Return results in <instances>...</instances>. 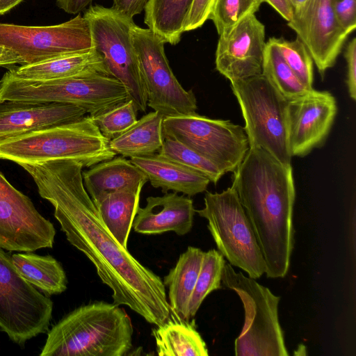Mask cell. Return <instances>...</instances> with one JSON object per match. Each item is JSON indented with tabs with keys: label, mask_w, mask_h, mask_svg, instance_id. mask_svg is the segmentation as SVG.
Here are the masks:
<instances>
[{
	"label": "cell",
	"mask_w": 356,
	"mask_h": 356,
	"mask_svg": "<svg viewBox=\"0 0 356 356\" xmlns=\"http://www.w3.org/2000/svg\"><path fill=\"white\" fill-rule=\"evenodd\" d=\"M214 0H194L188 13L184 31L200 28L207 20Z\"/></svg>",
	"instance_id": "d590c367"
},
{
	"label": "cell",
	"mask_w": 356,
	"mask_h": 356,
	"mask_svg": "<svg viewBox=\"0 0 356 356\" xmlns=\"http://www.w3.org/2000/svg\"><path fill=\"white\" fill-rule=\"evenodd\" d=\"M265 26L250 15L219 35L216 68L230 81L262 74Z\"/></svg>",
	"instance_id": "e0dca14e"
},
{
	"label": "cell",
	"mask_w": 356,
	"mask_h": 356,
	"mask_svg": "<svg viewBox=\"0 0 356 356\" xmlns=\"http://www.w3.org/2000/svg\"><path fill=\"white\" fill-rule=\"evenodd\" d=\"M269 4L282 17L289 22L293 15V10L289 0H263Z\"/></svg>",
	"instance_id": "ab89813d"
},
{
	"label": "cell",
	"mask_w": 356,
	"mask_h": 356,
	"mask_svg": "<svg viewBox=\"0 0 356 356\" xmlns=\"http://www.w3.org/2000/svg\"><path fill=\"white\" fill-rule=\"evenodd\" d=\"M8 72L14 77L32 81L60 79L89 73L111 75L104 58L94 47L84 52L21 65Z\"/></svg>",
	"instance_id": "7402d4cb"
},
{
	"label": "cell",
	"mask_w": 356,
	"mask_h": 356,
	"mask_svg": "<svg viewBox=\"0 0 356 356\" xmlns=\"http://www.w3.org/2000/svg\"><path fill=\"white\" fill-rule=\"evenodd\" d=\"M24 0H0V15L4 14Z\"/></svg>",
	"instance_id": "b9f144b4"
},
{
	"label": "cell",
	"mask_w": 356,
	"mask_h": 356,
	"mask_svg": "<svg viewBox=\"0 0 356 356\" xmlns=\"http://www.w3.org/2000/svg\"><path fill=\"white\" fill-rule=\"evenodd\" d=\"M84 186L97 205L106 195L120 191L142 190L147 176L123 157L99 162L82 172Z\"/></svg>",
	"instance_id": "ffe728a7"
},
{
	"label": "cell",
	"mask_w": 356,
	"mask_h": 356,
	"mask_svg": "<svg viewBox=\"0 0 356 356\" xmlns=\"http://www.w3.org/2000/svg\"><path fill=\"white\" fill-rule=\"evenodd\" d=\"M132 43L145 87L147 106L163 117L195 113L197 100L185 90L173 74L165 54V42L149 29L134 24Z\"/></svg>",
	"instance_id": "7c38bea8"
},
{
	"label": "cell",
	"mask_w": 356,
	"mask_h": 356,
	"mask_svg": "<svg viewBox=\"0 0 356 356\" xmlns=\"http://www.w3.org/2000/svg\"><path fill=\"white\" fill-rule=\"evenodd\" d=\"M53 302L27 282L0 248V331L15 343L48 331Z\"/></svg>",
	"instance_id": "8fae6325"
},
{
	"label": "cell",
	"mask_w": 356,
	"mask_h": 356,
	"mask_svg": "<svg viewBox=\"0 0 356 356\" xmlns=\"http://www.w3.org/2000/svg\"><path fill=\"white\" fill-rule=\"evenodd\" d=\"M344 57L347 63V86L349 95L356 99V38H353L346 45Z\"/></svg>",
	"instance_id": "8d00e7d4"
},
{
	"label": "cell",
	"mask_w": 356,
	"mask_h": 356,
	"mask_svg": "<svg viewBox=\"0 0 356 356\" xmlns=\"http://www.w3.org/2000/svg\"><path fill=\"white\" fill-rule=\"evenodd\" d=\"M225 264V258L218 250L212 249L204 252L200 270L188 303L189 319L195 316L205 298L221 287Z\"/></svg>",
	"instance_id": "f546056e"
},
{
	"label": "cell",
	"mask_w": 356,
	"mask_h": 356,
	"mask_svg": "<svg viewBox=\"0 0 356 356\" xmlns=\"http://www.w3.org/2000/svg\"><path fill=\"white\" fill-rule=\"evenodd\" d=\"M130 161L144 172L153 187L164 193L172 191L191 197L205 191L211 182L204 175L159 153Z\"/></svg>",
	"instance_id": "44dd1931"
},
{
	"label": "cell",
	"mask_w": 356,
	"mask_h": 356,
	"mask_svg": "<svg viewBox=\"0 0 356 356\" xmlns=\"http://www.w3.org/2000/svg\"><path fill=\"white\" fill-rule=\"evenodd\" d=\"M85 114L83 108L70 104L0 100V143L80 120Z\"/></svg>",
	"instance_id": "ac0fdd59"
},
{
	"label": "cell",
	"mask_w": 356,
	"mask_h": 356,
	"mask_svg": "<svg viewBox=\"0 0 356 356\" xmlns=\"http://www.w3.org/2000/svg\"><path fill=\"white\" fill-rule=\"evenodd\" d=\"M158 153L204 175L214 184L225 174L209 160L181 143L170 138H163L162 147Z\"/></svg>",
	"instance_id": "4dcf8cb0"
},
{
	"label": "cell",
	"mask_w": 356,
	"mask_h": 356,
	"mask_svg": "<svg viewBox=\"0 0 356 356\" xmlns=\"http://www.w3.org/2000/svg\"><path fill=\"white\" fill-rule=\"evenodd\" d=\"M163 136L181 143L225 173L236 170L250 148L244 127L196 112L164 117Z\"/></svg>",
	"instance_id": "30bf717a"
},
{
	"label": "cell",
	"mask_w": 356,
	"mask_h": 356,
	"mask_svg": "<svg viewBox=\"0 0 356 356\" xmlns=\"http://www.w3.org/2000/svg\"><path fill=\"white\" fill-rule=\"evenodd\" d=\"M293 10V13L300 12L307 3L309 0H289Z\"/></svg>",
	"instance_id": "7bdbcfd3"
},
{
	"label": "cell",
	"mask_w": 356,
	"mask_h": 356,
	"mask_svg": "<svg viewBox=\"0 0 356 356\" xmlns=\"http://www.w3.org/2000/svg\"><path fill=\"white\" fill-rule=\"evenodd\" d=\"M146 205L138 207L132 227L142 234H160L174 232L185 235L192 229L195 209L193 200L177 193H166L162 196H149Z\"/></svg>",
	"instance_id": "d6986e66"
},
{
	"label": "cell",
	"mask_w": 356,
	"mask_h": 356,
	"mask_svg": "<svg viewBox=\"0 0 356 356\" xmlns=\"http://www.w3.org/2000/svg\"><path fill=\"white\" fill-rule=\"evenodd\" d=\"M0 45L16 52L23 65L92 49L88 22L80 13L52 26H22L0 22Z\"/></svg>",
	"instance_id": "4fadbf2b"
},
{
	"label": "cell",
	"mask_w": 356,
	"mask_h": 356,
	"mask_svg": "<svg viewBox=\"0 0 356 356\" xmlns=\"http://www.w3.org/2000/svg\"><path fill=\"white\" fill-rule=\"evenodd\" d=\"M19 274L47 296L59 294L67 289V277L60 264L50 255L31 252L11 256Z\"/></svg>",
	"instance_id": "484cf974"
},
{
	"label": "cell",
	"mask_w": 356,
	"mask_h": 356,
	"mask_svg": "<svg viewBox=\"0 0 356 356\" xmlns=\"http://www.w3.org/2000/svg\"><path fill=\"white\" fill-rule=\"evenodd\" d=\"M133 326L115 303L96 301L64 316L48 332L40 356H124L132 348Z\"/></svg>",
	"instance_id": "3957f363"
},
{
	"label": "cell",
	"mask_w": 356,
	"mask_h": 356,
	"mask_svg": "<svg viewBox=\"0 0 356 356\" xmlns=\"http://www.w3.org/2000/svg\"><path fill=\"white\" fill-rule=\"evenodd\" d=\"M287 25L309 52L319 73L324 76L334 66L348 36L339 24L332 0H309Z\"/></svg>",
	"instance_id": "9a60e30c"
},
{
	"label": "cell",
	"mask_w": 356,
	"mask_h": 356,
	"mask_svg": "<svg viewBox=\"0 0 356 356\" xmlns=\"http://www.w3.org/2000/svg\"><path fill=\"white\" fill-rule=\"evenodd\" d=\"M83 16L89 25L92 47L104 58L110 74L126 87L137 110L145 112L147 92L131 35L133 19L99 4L90 6Z\"/></svg>",
	"instance_id": "9c48e42d"
},
{
	"label": "cell",
	"mask_w": 356,
	"mask_h": 356,
	"mask_svg": "<svg viewBox=\"0 0 356 356\" xmlns=\"http://www.w3.org/2000/svg\"><path fill=\"white\" fill-rule=\"evenodd\" d=\"M129 99L127 89L119 80L102 73L32 81L17 79L7 72L0 80V100L70 104L83 108L90 117Z\"/></svg>",
	"instance_id": "5b68a950"
},
{
	"label": "cell",
	"mask_w": 356,
	"mask_h": 356,
	"mask_svg": "<svg viewBox=\"0 0 356 356\" xmlns=\"http://www.w3.org/2000/svg\"><path fill=\"white\" fill-rule=\"evenodd\" d=\"M170 312L168 319L152 330L159 356H208L204 341L195 323Z\"/></svg>",
	"instance_id": "cb8c5ba5"
},
{
	"label": "cell",
	"mask_w": 356,
	"mask_h": 356,
	"mask_svg": "<svg viewBox=\"0 0 356 356\" xmlns=\"http://www.w3.org/2000/svg\"><path fill=\"white\" fill-rule=\"evenodd\" d=\"M262 74L287 100L302 96L313 89L300 81L269 40L264 49Z\"/></svg>",
	"instance_id": "f1b7e54d"
},
{
	"label": "cell",
	"mask_w": 356,
	"mask_h": 356,
	"mask_svg": "<svg viewBox=\"0 0 356 356\" xmlns=\"http://www.w3.org/2000/svg\"><path fill=\"white\" fill-rule=\"evenodd\" d=\"M286 64L309 88H313L314 61L304 43L297 37L294 40L270 38Z\"/></svg>",
	"instance_id": "d6a6232c"
},
{
	"label": "cell",
	"mask_w": 356,
	"mask_h": 356,
	"mask_svg": "<svg viewBox=\"0 0 356 356\" xmlns=\"http://www.w3.org/2000/svg\"><path fill=\"white\" fill-rule=\"evenodd\" d=\"M204 252L189 246L179 257L163 282L168 288L170 312L179 318L189 321L188 303L200 270Z\"/></svg>",
	"instance_id": "603a6c76"
},
{
	"label": "cell",
	"mask_w": 356,
	"mask_h": 356,
	"mask_svg": "<svg viewBox=\"0 0 356 356\" xmlns=\"http://www.w3.org/2000/svg\"><path fill=\"white\" fill-rule=\"evenodd\" d=\"M115 155L90 116L0 143V159L18 165L74 160L90 167Z\"/></svg>",
	"instance_id": "277c9868"
},
{
	"label": "cell",
	"mask_w": 356,
	"mask_h": 356,
	"mask_svg": "<svg viewBox=\"0 0 356 356\" xmlns=\"http://www.w3.org/2000/svg\"><path fill=\"white\" fill-rule=\"evenodd\" d=\"M94 0H57V6L68 14H79Z\"/></svg>",
	"instance_id": "f35d334b"
},
{
	"label": "cell",
	"mask_w": 356,
	"mask_h": 356,
	"mask_svg": "<svg viewBox=\"0 0 356 356\" xmlns=\"http://www.w3.org/2000/svg\"><path fill=\"white\" fill-rule=\"evenodd\" d=\"M194 0H149L145 8L144 22L165 43L177 44Z\"/></svg>",
	"instance_id": "4316f807"
},
{
	"label": "cell",
	"mask_w": 356,
	"mask_h": 356,
	"mask_svg": "<svg viewBox=\"0 0 356 356\" xmlns=\"http://www.w3.org/2000/svg\"><path fill=\"white\" fill-rule=\"evenodd\" d=\"M149 0H113V8L120 13L132 18L145 10Z\"/></svg>",
	"instance_id": "74e56055"
},
{
	"label": "cell",
	"mask_w": 356,
	"mask_h": 356,
	"mask_svg": "<svg viewBox=\"0 0 356 356\" xmlns=\"http://www.w3.org/2000/svg\"><path fill=\"white\" fill-rule=\"evenodd\" d=\"M337 111V102L327 91L314 88L288 100L286 129L291 156H304L320 145L330 132Z\"/></svg>",
	"instance_id": "2e32d148"
},
{
	"label": "cell",
	"mask_w": 356,
	"mask_h": 356,
	"mask_svg": "<svg viewBox=\"0 0 356 356\" xmlns=\"http://www.w3.org/2000/svg\"><path fill=\"white\" fill-rule=\"evenodd\" d=\"M335 17L348 35L356 28V0H332Z\"/></svg>",
	"instance_id": "e575fe53"
},
{
	"label": "cell",
	"mask_w": 356,
	"mask_h": 356,
	"mask_svg": "<svg viewBox=\"0 0 356 356\" xmlns=\"http://www.w3.org/2000/svg\"><path fill=\"white\" fill-rule=\"evenodd\" d=\"M230 82L241 107L250 146L260 147L282 164L291 165L286 129L288 100L262 74Z\"/></svg>",
	"instance_id": "ba28073f"
},
{
	"label": "cell",
	"mask_w": 356,
	"mask_h": 356,
	"mask_svg": "<svg viewBox=\"0 0 356 356\" xmlns=\"http://www.w3.org/2000/svg\"><path fill=\"white\" fill-rule=\"evenodd\" d=\"M137 108L132 99L108 111L91 117L102 134L109 141L123 134L137 122Z\"/></svg>",
	"instance_id": "836d02e7"
},
{
	"label": "cell",
	"mask_w": 356,
	"mask_h": 356,
	"mask_svg": "<svg viewBox=\"0 0 356 356\" xmlns=\"http://www.w3.org/2000/svg\"><path fill=\"white\" fill-rule=\"evenodd\" d=\"M221 282L237 293L245 311L244 325L235 341V355L288 356L278 318L280 297L255 279L236 272L229 264L224 266Z\"/></svg>",
	"instance_id": "8992f818"
},
{
	"label": "cell",
	"mask_w": 356,
	"mask_h": 356,
	"mask_svg": "<svg viewBox=\"0 0 356 356\" xmlns=\"http://www.w3.org/2000/svg\"><path fill=\"white\" fill-rule=\"evenodd\" d=\"M23 65L22 58L14 51L0 45V66Z\"/></svg>",
	"instance_id": "60d3db41"
},
{
	"label": "cell",
	"mask_w": 356,
	"mask_h": 356,
	"mask_svg": "<svg viewBox=\"0 0 356 356\" xmlns=\"http://www.w3.org/2000/svg\"><path fill=\"white\" fill-rule=\"evenodd\" d=\"M232 186L252 224L269 278L287 274L293 248L296 192L291 165L250 146L234 172Z\"/></svg>",
	"instance_id": "7a4b0ae2"
},
{
	"label": "cell",
	"mask_w": 356,
	"mask_h": 356,
	"mask_svg": "<svg viewBox=\"0 0 356 356\" xmlns=\"http://www.w3.org/2000/svg\"><path fill=\"white\" fill-rule=\"evenodd\" d=\"M55 235L54 225L0 172V248L19 252L52 248Z\"/></svg>",
	"instance_id": "5bb4252c"
},
{
	"label": "cell",
	"mask_w": 356,
	"mask_h": 356,
	"mask_svg": "<svg viewBox=\"0 0 356 356\" xmlns=\"http://www.w3.org/2000/svg\"><path fill=\"white\" fill-rule=\"evenodd\" d=\"M163 116L152 111L118 137L109 140L111 149L124 157H143L156 154L163 142Z\"/></svg>",
	"instance_id": "d4e9b609"
},
{
	"label": "cell",
	"mask_w": 356,
	"mask_h": 356,
	"mask_svg": "<svg viewBox=\"0 0 356 356\" xmlns=\"http://www.w3.org/2000/svg\"><path fill=\"white\" fill-rule=\"evenodd\" d=\"M263 0H214L209 15L218 35L229 31L242 19L257 13Z\"/></svg>",
	"instance_id": "1f68e13d"
},
{
	"label": "cell",
	"mask_w": 356,
	"mask_h": 356,
	"mask_svg": "<svg viewBox=\"0 0 356 356\" xmlns=\"http://www.w3.org/2000/svg\"><path fill=\"white\" fill-rule=\"evenodd\" d=\"M204 201V208L195 212L208 221L218 251L248 277L259 278L266 273L264 258L235 189L231 186L220 193L207 192Z\"/></svg>",
	"instance_id": "52a82bcc"
},
{
	"label": "cell",
	"mask_w": 356,
	"mask_h": 356,
	"mask_svg": "<svg viewBox=\"0 0 356 356\" xmlns=\"http://www.w3.org/2000/svg\"><path fill=\"white\" fill-rule=\"evenodd\" d=\"M19 165L31 175L39 195L53 205L67 240L89 259L111 289L113 303L127 306L149 323H163L171 312L163 280L105 226L84 186L82 163L54 160Z\"/></svg>",
	"instance_id": "6da1fadb"
},
{
	"label": "cell",
	"mask_w": 356,
	"mask_h": 356,
	"mask_svg": "<svg viewBox=\"0 0 356 356\" xmlns=\"http://www.w3.org/2000/svg\"><path fill=\"white\" fill-rule=\"evenodd\" d=\"M140 193L141 190L111 193L95 205L105 226L117 241L125 248L139 207Z\"/></svg>",
	"instance_id": "83f0119b"
}]
</instances>
